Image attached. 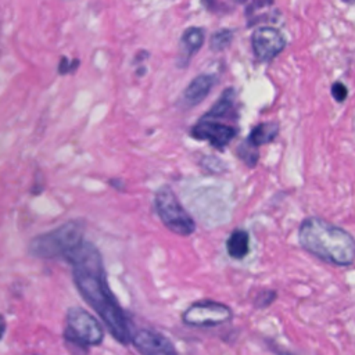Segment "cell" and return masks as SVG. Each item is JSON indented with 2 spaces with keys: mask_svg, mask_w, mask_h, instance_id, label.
<instances>
[{
  "mask_svg": "<svg viewBox=\"0 0 355 355\" xmlns=\"http://www.w3.org/2000/svg\"><path fill=\"white\" fill-rule=\"evenodd\" d=\"M236 90L234 87H226L222 94L218 97V100L214 103V105L204 114L207 118H232L236 107Z\"/></svg>",
  "mask_w": 355,
  "mask_h": 355,
  "instance_id": "obj_12",
  "label": "cell"
},
{
  "mask_svg": "<svg viewBox=\"0 0 355 355\" xmlns=\"http://www.w3.org/2000/svg\"><path fill=\"white\" fill-rule=\"evenodd\" d=\"M237 157L248 166V168H254L258 164V158H259V151L257 147L248 144L247 141L241 143L237 147Z\"/></svg>",
  "mask_w": 355,
  "mask_h": 355,
  "instance_id": "obj_15",
  "label": "cell"
},
{
  "mask_svg": "<svg viewBox=\"0 0 355 355\" xmlns=\"http://www.w3.org/2000/svg\"><path fill=\"white\" fill-rule=\"evenodd\" d=\"M233 40V32L230 29H220L211 36L209 49L212 51H222L225 50Z\"/></svg>",
  "mask_w": 355,
  "mask_h": 355,
  "instance_id": "obj_16",
  "label": "cell"
},
{
  "mask_svg": "<svg viewBox=\"0 0 355 355\" xmlns=\"http://www.w3.org/2000/svg\"><path fill=\"white\" fill-rule=\"evenodd\" d=\"M65 1H71V0H65Z\"/></svg>",
  "mask_w": 355,
  "mask_h": 355,
  "instance_id": "obj_21",
  "label": "cell"
},
{
  "mask_svg": "<svg viewBox=\"0 0 355 355\" xmlns=\"http://www.w3.org/2000/svg\"><path fill=\"white\" fill-rule=\"evenodd\" d=\"M226 251L233 259H243L250 252V234L244 229H234L226 240Z\"/></svg>",
  "mask_w": 355,
  "mask_h": 355,
  "instance_id": "obj_14",
  "label": "cell"
},
{
  "mask_svg": "<svg viewBox=\"0 0 355 355\" xmlns=\"http://www.w3.org/2000/svg\"><path fill=\"white\" fill-rule=\"evenodd\" d=\"M154 207L164 226L175 234L190 236L196 232V222L180 204L175 191L164 184L154 194Z\"/></svg>",
  "mask_w": 355,
  "mask_h": 355,
  "instance_id": "obj_5",
  "label": "cell"
},
{
  "mask_svg": "<svg viewBox=\"0 0 355 355\" xmlns=\"http://www.w3.org/2000/svg\"><path fill=\"white\" fill-rule=\"evenodd\" d=\"M233 319V311L223 302L201 300L189 305L182 313V320L190 327H216Z\"/></svg>",
  "mask_w": 355,
  "mask_h": 355,
  "instance_id": "obj_6",
  "label": "cell"
},
{
  "mask_svg": "<svg viewBox=\"0 0 355 355\" xmlns=\"http://www.w3.org/2000/svg\"><path fill=\"white\" fill-rule=\"evenodd\" d=\"M79 60L78 58H73V60H69L67 57H61L60 62H58V75H68V73H72L78 67H79Z\"/></svg>",
  "mask_w": 355,
  "mask_h": 355,
  "instance_id": "obj_19",
  "label": "cell"
},
{
  "mask_svg": "<svg viewBox=\"0 0 355 355\" xmlns=\"http://www.w3.org/2000/svg\"><path fill=\"white\" fill-rule=\"evenodd\" d=\"M204 40H205V32L202 28L191 26L183 32V35L180 37L179 57H178L179 68L187 67L191 57L202 47Z\"/></svg>",
  "mask_w": 355,
  "mask_h": 355,
  "instance_id": "obj_11",
  "label": "cell"
},
{
  "mask_svg": "<svg viewBox=\"0 0 355 355\" xmlns=\"http://www.w3.org/2000/svg\"><path fill=\"white\" fill-rule=\"evenodd\" d=\"M279 130H280V126L277 122H261L251 129L245 141L259 148L263 144L272 143L277 137Z\"/></svg>",
  "mask_w": 355,
  "mask_h": 355,
  "instance_id": "obj_13",
  "label": "cell"
},
{
  "mask_svg": "<svg viewBox=\"0 0 355 355\" xmlns=\"http://www.w3.org/2000/svg\"><path fill=\"white\" fill-rule=\"evenodd\" d=\"M215 83H216V78L211 73H201L196 76L183 90L179 98V105L184 110L198 105L209 94Z\"/></svg>",
  "mask_w": 355,
  "mask_h": 355,
  "instance_id": "obj_10",
  "label": "cell"
},
{
  "mask_svg": "<svg viewBox=\"0 0 355 355\" xmlns=\"http://www.w3.org/2000/svg\"><path fill=\"white\" fill-rule=\"evenodd\" d=\"M65 261L71 263L72 280L86 304L101 318L114 340L122 345H129L135 333L133 324L108 286L105 268L97 247L85 240Z\"/></svg>",
  "mask_w": 355,
  "mask_h": 355,
  "instance_id": "obj_1",
  "label": "cell"
},
{
  "mask_svg": "<svg viewBox=\"0 0 355 355\" xmlns=\"http://www.w3.org/2000/svg\"><path fill=\"white\" fill-rule=\"evenodd\" d=\"M277 297V293L275 290H269V288H265V290H261L257 295H255V300H254V305L255 308L258 309H265L268 308L269 305H272L275 302Z\"/></svg>",
  "mask_w": 355,
  "mask_h": 355,
  "instance_id": "obj_17",
  "label": "cell"
},
{
  "mask_svg": "<svg viewBox=\"0 0 355 355\" xmlns=\"http://www.w3.org/2000/svg\"><path fill=\"white\" fill-rule=\"evenodd\" d=\"M86 223L80 219L64 222L55 229L35 236L28 244L31 257L40 259H67L85 241Z\"/></svg>",
  "mask_w": 355,
  "mask_h": 355,
  "instance_id": "obj_3",
  "label": "cell"
},
{
  "mask_svg": "<svg viewBox=\"0 0 355 355\" xmlns=\"http://www.w3.org/2000/svg\"><path fill=\"white\" fill-rule=\"evenodd\" d=\"M64 340L78 349L97 347L104 340V330L100 322L83 308L72 306L67 311Z\"/></svg>",
  "mask_w": 355,
  "mask_h": 355,
  "instance_id": "obj_4",
  "label": "cell"
},
{
  "mask_svg": "<svg viewBox=\"0 0 355 355\" xmlns=\"http://www.w3.org/2000/svg\"><path fill=\"white\" fill-rule=\"evenodd\" d=\"M343 3H345V4H349V6H354L355 4V0H341Z\"/></svg>",
  "mask_w": 355,
  "mask_h": 355,
  "instance_id": "obj_20",
  "label": "cell"
},
{
  "mask_svg": "<svg viewBox=\"0 0 355 355\" xmlns=\"http://www.w3.org/2000/svg\"><path fill=\"white\" fill-rule=\"evenodd\" d=\"M130 344L136 348V351L144 355L176 354V348L168 337L150 329L135 330Z\"/></svg>",
  "mask_w": 355,
  "mask_h": 355,
  "instance_id": "obj_9",
  "label": "cell"
},
{
  "mask_svg": "<svg viewBox=\"0 0 355 355\" xmlns=\"http://www.w3.org/2000/svg\"><path fill=\"white\" fill-rule=\"evenodd\" d=\"M298 241L306 252L326 263L349 266L355 262V237L320 216H308L301 222Z\"/></svg>",
  "mask_w": 355,
  "mask_h": 355,
  "instance_id": "obj_2",
  "label": "cell"
},
{
  "mask_svg": "<svg viewBox=\"0 0 355 355\" xmlns=\"http://www.w3.org/2000/svg\"><path fill=\"white\" fill-rule=\"evenodd\" d=\"M330 93L336 103H344L348 97V87L341 80H336L330 87Z\"/></svg>",
  "mask_w": 355,
  "mask_h": 355,
  "instance_id": "obj_18",
  "label": "cell"
},
{
  "mask_svg": "<svg viewBox=\"0 0 355 355\" xmlns=\"http://www.w3.org/2000/svg\"><path fill=\"white\" fill-rule=\"evenodd\" d=\"M190 136L196 140L208 141L214 148L223 151L237 136V128L220 122L216 118L201 116L190 129Z\"/></svg>",
  "mask_w": 355,
  "mask_h": 355,
  "instance_id": "obj_7",
  "label": "cell"
},
{
  "mask_svg": "<svg viewBox=\"0 0 355 355\" xmlns=\"http://www.w3.org/2000/svg\"><path fill=\"white\" fill-rule=\"evenodd\" d=\"M283 33L272 26H259L251 35V47L259 62H269L276 58L286 47Z\"/></svg>",
  "mask_w": 355,
  "mask_h": 355,
  "instance_id": "obj_8",
  "label": "cell"
}]
</instances>
